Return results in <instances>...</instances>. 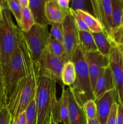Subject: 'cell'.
I'll return each instance as SVG.
<instances>
[{
  "instance_id": "cell-1",
  "label": "cell",
  "mask_w": 123,
  "mask_h": 124,
  "mask_svg": "<svg viewBox=\"0 0 123 124\" xmlns=\"http://www.w3.org/2000/svg\"><path fill=\"white\" fill-rule=\"evenodd\" d=\"M57 81L49 76L38 74L36 79L35 102L37 113V124H47L53 116L56 105Z\"/></svg>"
},
{
  "instance_id": "cell-2",
  "label": "cell",
  "mask_w": 123,
  "mask_h": 124,
  "mask_svg": "<svg viewBox=\"0 0 123 124\" xmlns=\"http://www.w3.org/2000/svg\"><path fill=\"white\" fill-rule=\"evenodd\" d=\"M71 61L74 64L76 76L74 84L69 87L73 90L78 102L83 105L87 101L94 99V96L88 64L79 45L74 53Z\"/></svg>"
},
{
  "instance_id": "cell-3",
  "label": "cell",
  "mask_w": 123,
  "mask_h": 124,
  "mask_svg": "<svg viewBox=\"0 0 123 124\" xmlns=\"http://www.w3.org/2000/svg\"><path fill=\"white\" fill-rule=\"evenodd\" d=\"M15 25L7 3L2 9V18L0 21V54L2 66L8 64L16 47Z\"/></svg>"
},
{
  "instance_id": "cell-4",
  "label": "cell",
  "mask_w": 123,
  "mask_h": 124,
  "mask_svg": "<svg viewBox=\"0 0 123 124\" xmlns=\"http://www.w3.org/2000/svg\"><path fill=\"white\" fill-rule=\"evenodd\" d=\"M2 67L7 101L18 81L27 74L25 61L18 43L10 61L7 65Z\"/></svg>"
},
{
  "instance_id": "cell-5",
  "label": "cell",
  "mask_w": 123,
  "mask_h": 124,
  "mask_svg": "<svg viewBox=\"0 0 123 124\" xmlns=\"http://www.w3.org/2000/svg\"><path fill=\"white\" fill-rule=\"evenodd\" d=\"M48 27V25L34 24L27 32L22 31L29 50L34 60L37 63L43 52L48 47L51 38Z\"/></svg>"
},
{
  "instance_id": "cell-6",
  "label": "cell",
  "mask_w": 123,
  "mask_h": 124,
  "mask_svg": "<svg viewBox=\"0 0 123 124\" xmlns=\"http://www.w3.org/2000/svg\"><path fill=\"white\" fill-rule=\"evenodd\" d=\"M65 62L46 48L37 61L39 74L47 75L61 81V74Z\"/></svg>"
},
{
  "instance_id": "cell-7",
  "label": "cell",
  "mask_w": 123,
  "mask_h": 124,
  "mask_svg": "<svg viewBox=\"0 0 123 124\" xmlns=\"http://www.w3.org/2000/svg\"><path fill=\"white\" fill-rule=\"evenodd\" d=\"M63 29V44L68 58L71 61L75 51L79 45L78 30L76 26L73 15L69 13L65 15L62 22Z\"/></svg>"
},
{
  "instance_id": "cell-8",
  "label": "cell",
  "mask_w": 123,
  "mask_h": 124,
  "mask_svg": "<svg viewBox=\"0 0 123 124\" xmlns=\"http://www.w3.org/2000/svg\"><path fill=\"white\" fill-rule=\"evenodd\" d=\"M109 67L112 71L118 104H123V60L121 53L117 46H115L109 57Z\"/></svg>"
},
{
  "instance_id": "cell-9",
  "label": "cell",
  "mask_w": 123,
  "mask_h": 124,
  "mask_svg": "<svg viewBox=\"0 0 123 124\" xmlns=\"http://www.w3.org/2000/svg\"><path fill=\"white\" fill-rule=\"evenodd\" d=\"M92 4L94 16L101 24L103 31L113 41L112 1L111 0H92Z\"/></svg>"
},
{
  "instance_id": "cell-10",
  "label": "cell",
  "mask_w": 123,
  "mask_h": 124,
  "mask_svg": "<svg viewBox=\"0 0 123 124\" xmlns=\"http://www.w3.org/2000/svg\"><path fill=\"white\" fill-rule=\"evenodd\" d=\"M90 75V83L94 93L98 78L104 70L109 66V57L102 55L98 51L84 54Z\"/></svg>"
},
{
  "instance_id": "cell-11",
  "label": "cell",
  "mask_w": 123,
  "mask_h": 124,
  "mask_svg": "<svg viewBox=\"0 0 123 124\" xmlns=\"http://www.w3.org/2000/svg\"><path fill=\"white\" fill-rule=\"evenodd\" d=\"M97 109V118L100 124H106L112 106L118 103L115 89L105 93L98 99H94Z\"/></svg>"
},
{
  "instance_id": "cell-12",
  "label": "cell",
  "mask_w": 123,
  "mask_h": 124,
  "mask_svg": "<svg viewBox=\"0 0 123 124\" xmlns=\"http://www.w3.org/2000/svg\"><path fill=\"white\" fill-rule=\"evenodd\" d=\"M68 94V111L69 124H86L87 118L83 105L77 100L71 87L67 88Z\"/></svg>"
},
{
  "instance_id": "cell-13",
  "label": "cell",
  "mask_w": 123,
  "mask_h": 124,
  "mask_svg": "<svg viewBox=\"0 0 123 124\" xmlns=\"http://www.w3.org/2000/svg\"><path fill=\"white\" fill-rule=\"evenodd\" d=\"M115 88L112 71L109 66L104 69L96 80L94 90V99H98L107 92Z\"/></svg>"
},
{
  "instance_id": "cell-14",
  "label": "cell",
  "mask_w": 123,
  "mask_h": 124,
  "mask_svg": "<svg viewBox=\"0 0 123 124\" xmlns=\"http://www.w3.org/2000/svg\"><path fill=\"white\" fill-rule=\"evenodd\" d=\"M53 117L58 123L69 124L68 111V94L67 88L65 85L62 86L61 96L57 99L56 105L54 108Z\"/></svg>"
},
{
  "instance_id": "cell-15",
  "label": "cell",
  "mask_w": 123,
  "mask_h": 124,
  "mask_svg": "<svg viewBox=\"0 0 123 124\" xmlns=\"http://www.w3.org/2000/svg\"><path fill=\"white\" fill-rule=\"evenodd\" d=\"M46 0H30L29 6L33 16L35 24L42 25H51L47 20L45 11Z\"/></svg>"
},
{
  "instance_id": "cell-16",
  "label": "cell",
  "mask_w": 123,
  "mask_h": 124,
  "mask_svg": "<svg viewBox=\"0 0 123 124\" xmlns=\"http://www.w3.org/2000/svg\"><path fill=\"white\" fill-rule=\"evenodd\" d=\"M98 51L104 56L109 57L111 52L116 45L104 31L92 33Z\"/></svg>"
},
{
  "instance_id": "cell-17",
  "label": "cell",
  "mask_w": 123,
  "mask_h": 124,
  "mask_svg": "<svg viewBox=\"0 0 123 124\" xmlns=\"http://www.w3.org/2000/svg\"><path fill=\"white\" fill-rule=\"evenodd\" d=\"M45 11L47 20L53 23H62L65 15L62 12L57 0H46Z\"/></svg>"
},
{
  "instance_id": "cell-18",
  "label": "cell",
  "mask_w": 123,
  "mask_h": 124,
  "mask_svg": "<svg viewBox=\"0 0 123 124\" xmlns=\"http://www.w3.org/2000/svg\"><path fill=\"white\" fill-rule=\"evenodd\" d=\"M79 46L84 54L98 51L92 33L90 31H78Z\"/></svg>"
},
{
  "instance_id": "cell-19",
  "label": "cell",
  "mask_w": 123,
  "mask_h": 124,
  "mask_svg": "<svg viewBox=\"0 0 123 124\" xmlns=\"http://www.w3.org/2000/svg\"><path fill=\"white\" fill-rule=\"evenodd\" d=\"M111 1L113 29L114 31L122 27L123 25V0H111Z\"/></svg>"
},
{
  "instance_id": "cell-20",
  "label": "cell",
  "mask_w": 123,
  "mask_h": 124,
  "mask_svg": "<svg viewBox=\"0 0 123 124\" xmlns=\"http://www.w3.org/2000/svg\"><path fill=\"white\" fill-rule=\"evenodd\" d=\"M74 12L88 25L90 32L94 33H99L103 31L100 22L94 16L82 11L77 10Z\"/></svg>"
},
{
  "instance_id": "cell-21",
  "label": "cell",
  "mask_w": 123,
  "mask_h": 124,
  "mask_svg": "<svg viewBox=\"0 0 123 124\" xmlns=\"http://www.w3.org/2000/svg\"><path fill=\"white\" fill-rule=\"evenodd\" d=\"M75 70L74 63L69 61L64 64L61 74V81L64 85L71 86L75 80Z\"/></svg>"
},
{
  "instance_id": "cell-22",
  "label": "cell",
  "mask_w": 123,
  "mask_h": 124,
  "mask_svg": "<svg viewBox=\"0 0 123 124\" xmlns=\"http://www.w3.org/2000/svg\"><path fill=\"white\" fill-rule=\"evenodd\" d=\"M47 48L56 56L59 57L60 59H62L65 62L69 61V59L68 58L67 54H66V51L64 48L63 42L55 40L51 38L48 42V47Z\"/></svg>"
},
{
  "instance_id": "cell-23",
  "label": "cell",
  "mask_w": 123,
  "mask_h": 124,
  "mask_svg": "<svg viewBox=\"0 0 123 124\" xmlns=\"http://www.w3.org/2000/svg\"><path fill=\"white\" fill-rule=\"evenodd\" d=\"M34 20L30 8L24 7L22 10V16L20 24L18 25L23 32H27L34 25Z\"/></svg>"
},
{
  "instance_id": "cell-24",
  "label": "cell",
  "mask_w": 123,
  "mask_h": 124,
  "mask_svg": "<svg viewBox=\"0 0 123 124\" xmlns=\"http://www.w3.org/2000/svg\"><path fill=\"white\" fill-rule=\"evenodd\" d=\"M69 6L73 10L82 11L95 17L92 0H72L70 1Z\"/></svg>"
},
{
  "instance_id": "cell-25",
  "label": "cell",
  "mask_w": 123,
  "mask_h": 124,
  "mask_svg": "<svg viewBox=\"0 0 123 124\" xmlns=\"http://www.w3.org/2000/svg\"><path fill=\"white\" fill-rule=\"evenodd\" d=\"M25 111L26 124H37V113L34 99L31 102Z\"/></svg>"
},
{
  "instance_id": "cell-26",
  "label": "cell",
  "mask_w": 123,
  "mask_h": 124,
  "mask_svg": "<svg viewBox=\"0 0 123 124\" xmlns=\"http://www.w3.org/2000/svg\"><path fill=\"white\" fill-rule=\"evenodd\" d=\"M83 107L87 119L97 117V109L94 99L87 101L83 104Z\"/></svg>"
},
{
  "instance_id": "cell-27",
  "label": "cell",
  "mask_w": 123,
  "mask_h": 124,
  "mask_svg": "<svg viewBox=\"0 0 123 124\" xmlns=\"http://www.w3.org/2000/svg\"><path fill=\"white\" fill-rule=\"evenodd\" d=\"M7 3L11 13L13 15L18 25H19L21 19L22 7L19 4L18 0H8Z\"/></svg>"
},
{
  "instance_id": "cell-28",
  "label": "cell",
  "mask_w": 123,
  "mask_h": 124,
  "mask_svg": "<svg viewBox=\"0 0 123 124\" xmlns=\"http://www.w3.org/2000/svg\"><path fill=\"white\" fill-rule=\"evenodd\" d=\"M49 33L51 38L63 42V29L62 23H53Z\"/></svg>"
},
{
  "instance_id": "cell-29",
  "label": "cell",
  "mask_w": 123,
  "mask_h": 124,
  "mask_svg": "<svg viewBox=\"0 0 123 124\" xmlns=\"http://www.w3.org/2000/svg\"><path fill=\"white\" fill-rule=\"evenodd\" d=\"M6 105V87L2 65H0V110Z\"/></svg>"
},
{
  "instance_id": "cell-30",
  "label": "cell",
  "mask_w": 123,
  "mask_h": 124,
  "mask_svg": "<svg viewBox=\"0 0 123 124\" xmlns=\"http://www.w3.org/2000/svg\"><path fill=\"white\" fill-rule=\"evenodd\" d=\"M12 116L7 106H4L0 110V124H11Z\"/></svg>"
},
{
  "instance_id": "cell-31",
  "label": "cell",
  "mask_w": 123,
  "mask_h": 124,
  "mask_svg": "<svg viewBox=\"0 0 123 124\" xmlns=\"http://www.w3.org/2000/svg\"><path fill=\"white\" fill-rule=\"evenodd\" d=\"M70 12H71V14L73 15L74 18L75 23L76 26H77V29L78 31H90L89 30V27L88 25L86 24V23L75 13L74 11L70 8Z\"/></svg>"
},
{
  "instance_id": "cell-32",
  "label": "cell",
  "mask_w": 123,
  "mask_h": 124,
  "mask_svg": "<svg viewBox=\"0 0 123 124\" xmlns=\"http://www.w3.org/2000/svg\"><path fill=\"white\" fill-rule=\"evenodd\" d=\"M57 2L64 15L70 13L69 0H57Z\"/></svg>"
},
{
  "instance_id": "cell-33",
  "label": "cell",
  "mask_w": 123,
  "mask_h": 124,
  "mask_svg": "<svg viewBox=\"0 0 123 124\" xmlns=\"http://www.w3.org/2000/svg\"><path fill=\"white\" fill-rule=\"evenodd\" d=\"M117 107L118 103H115L113 105L110 115L107 119L106 124H116V119L117 115Z\"/></svg>"
},
{
  "instance_id": "cell-34",
  "label": "cell",
  "mask_w": 123,
  "mask_h": 124,
  "mask_svg": "<svg viewBox=\"0 0 123 124\" xmlns=\"http://www.w3.org/2000/svg\"><path fill=\"white\" fill-rule=\"evenodd\" d=\"M116 124H123V104H118Z\"/></svg>"
},
{
  "instance_id": "cell-35",
  "label": "cell",
  "mask_w": 123,
  "mask_h": 124,
  "mask_svg": "<svg viewBox=\"0 0 123 124\" xmlns=\"http://www.w3.org/2000/svg\"><path fill=\"white\" fill-rule=\"evenodd\" d=\"M14 121L15 122V124H26V115H25V111H24L23 113H20L18 116V117H17L16 119L14 120Z\"/></svg>"
},
{
  "instance_id": "cell-36",
  "label": "cell",
  "mask_w": 123,
  "mask_h": 124,
  "mask_svg": "<svg viewBox=\"0 0 123 124\" xmlns=\"http://www.w3.org/2000/svg\"><path fill=\"white\" fill-rule=\"evenodd\" d=\"M18 2L22 8L24 7H28L29 6V2L30 0H18Z\"/></svg>"
},
{
  "instance_id": "cell-37",
  "label": "cell",
  "mask_w": 123,
  "mask_h": 124,
  "mask_svg": "<svg viewBox=\"0 0 123 124\" xmlns=\"http://www.w3.org/2000/svg\"><path fill=\"white\" fill-rule=\"evenodd\" d=\"M86 124H100L97 117L94 119H87Z\"/></svg>"
},
{
  "instance_id": "cell-38",
  "label": "cell",
  "mask_w": 123,
  "mask_h": 124,
  "mask_svg": "<svg viewBox=\"0 0 123 124\" xmlns=\"http://www.w3.org/2000/svg\"><path fill=\"white\" fill-rule=\"evenodd\" d=\"M47 124H57V122L54 120V117H53V116H52L51 117L50 120H49V122Z\"/></svg>"
},
{
  "instance_id": "cell-39",
  "label": "cell",
  "mask_w": 123,
  "mask_h": 124,
  "mask_svg": "<svg viewBox=\"0 0 123 124\" xmlns=\"http://www.w3.org/2000/svg\"><path fill=\"white\" fill-rule=\"evenodd\" d=\"M118 47V48H119L121 51V53L122 57H123V45H118L117 46Z\"/></svg>"
},
{
  "instance_id": "cell-40",
  "label": "cell",
  "mask_w": 123,
  "mask_h": 124,
  "mask_svg": "<svg viewBox=\"0 0 123 124\" xmlns=\"http://www.w3.org/2000/svg\"><path fill=\"white\" fill-rule=\"evenodd\" d=\"M2 18V9L0 7V21Z\"/></svg>"
},
{
  "instance_id": "cell-41",
  "label": "cell",
  "mask_w": 123,
  "mask_h": 124,
  "mask_svg": "<svg viewBox=\"0 0 123 124\" xmlns=\"http://www.w3.org/2000/svg\"><path fill=\"white\" fill-rule=\"evenodd\" d=\"M11 124H15V122L13 120H12V122H11Z\"/></svg>"
},
{
  "instance_id": "cell-42",
  "label": "cell",
  "mask_w": 123,
  "mask_h": 124,
  "mask_svg": "<svg viewBox=\"0 0 123 124\" xmlns=\"http://www.w3.org/2000/svg\"><path fill=\"white\" fill-rule=\"evenodd\" d=\"M1 64V54H0V65Z\"/></svg>"
},
{
  "instance_id": "cell-43",
  "label": "cell",
  "mask_w": 123,
  "mask_h": 124,
  "mask_svg": "<svg viewBox=\"0 0 123 124\" xmlns=\"http://www.w3.org/2000/svg\"><path fill=\"white\" fill-rule=\"evenodd\" d=\"M57 124H59V123H58V122H57Z\"/></svg>"
},
{
  "instance_id": "cell-44",
  "label": "cell",
  "mask_w": 123,
  "mask_h": 124,
  "mask_svg": "<svg viewBox=\"0 0 123 124\" xmlns=\"http://www.w3.org/2000/svg\"></svg>"
}]
</instances>
